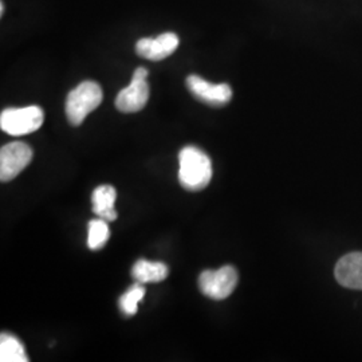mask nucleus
Wrapping results in <instances>:
<instances>
[{
	"instance_id": "nucleus-7",
	"label": "nucleus",
	"mask_w": 362,
	"mask_h": 362,
	"mask_svg": "<svg viewBox=\"0 0 362 362\" xmlns=\"http://www.w3.org/2000/svg\"><path fill=\"white\" fill-rule=\"evenodd\" d=\"M187 88L194 94V98L209 106H224L233 98V89L227 83H211L199 76L187 78Z\"/></svg>"
},
{
	"instance_id": "nucleus-2",
	"label": "nucleus",
	"mask_w": 362,
	"mask_h": 362,
	"mask_svg": "<svg viewBox=\"0 0 362 362\" xmlns=\"http://www.w3.org/2000/svg\"><path fill=\"white\" fill-rule=\"evenodd\" d=\"M104 100L101 86L94 81H85L69 93L66 100V116L73 127H79L85 118L95 110Z\"/></svg>"
},
{
	"instance_id": "nucleus-8",
	"label": "nucleus",
	"mask_w": 362,
	"mask_h": 362,
	"mask_svg": "<svg viewBox=\"0 0 362 362\" xmlns=\"http://www.w3.org/2000/svg\"><path fill=\"white\" fill-rule=\"evenodd\" d=\"M179 37L175 33H164L157 38L140 39L136 45V52L145 59L163 61L177 50Z\"/></svg>"
},
{
	"instance_id": "nucleus-11",
	"label": "nucleus",
	"mask_w": 362,
	"mask_h": 362,
	"mask_svg": "<svg viewBox=\"0 0 362 362\" xmlns=\"http://www.w3.org/2000/svg\"><path fill=\"white\" fill-rule=\"evenodd\" d=\"M168 267L161 262H149L140 259L132 270L133 278L139 284H157L168 276Z\"/></svg>"
},
{
	"instance_id": "nucleus-5",
	"label": "nucleus",
	"mask_w": 362,
	"mask_h": 362,
	"mask_svg": "<svg viewBox=\"0 0 362 362\" xmlns=\"http://www.w3.org/2000/svg\"><path fill=\"white\" fill-rule=\"evenodd\" d=\"M238 272L233 266H224L216 272H202L199 278V287L206 297L221 300L233 294L238 285Z\"/></svg>"
},
{
	"instance_id": "nucleus-10",
	"label": "nucleus",
	"mask_w": 362,
	"mask_h": 362,
	"mask_svg": "<svg viewBox=\"0 0 362 362\" xmlns=\"http://www.w3.org/2000/svg\"><path fill=\"white\" fill-rule=\"evenodd\" d=\"M117 192L112 185H100L94 189L91 202L93 212L106 221H115L117 219V211L115 209Z\"/></svg>"
},
{
	"instance_id": "nucleus-4",
	"label": "nucleus",
	"mask_w": 362,
	"mask_h": 362,
	"mask_svg": "<svg viewBox=\"0 0 362 362\" xmlns=\"http://www.w3.org/2000/svg\"><path fill=\"white\" fill-rule=\"evenodd\" d=\"M149 71L145 67H137L133 73L129 86L117 94L116 107L122 113L140 112L148 104L149 85L146 82Z\"/></svg>"
},
{
	"instance_id": "nucleus-15",
	"label": "nucleus",
	"mask_w": 362,
	"mask_h": 362,
	"mask_svg": "<svg viewBox=\"0 0 362 362\" xmlns=\"http://www.w3.org/2000/svg\"><path fill=\"white\" fill-rule=\"evenodd\" d=\"M3 13H4V3L1 1L0 3V15H3Z\"/></svg>"
},
{
	"instance_id": "nucleus-3",
	"label": "nucleus",
	"mask_w": 362,
	"mask_h": 362,
	"mask_svg": "<svg viewBox=\"0 0 362 362\" xmlns=\"http://www.w3.org/2000/svg\"><path fill=\"white\" fill-rule=\"evenodd\" d=\"M45 119L39 106L6 109L0 115V128L10 136H25L38 130Z\"/></svg>"
},
{
	"instance_id": "nucleus-9",
	"label": "nucleus",
	"mask_w": 362,
	"mask_h": 362,
	"mask_svg": "<svg viewBox=\"0 0 362 362\" xmlns=\"http://www.w3.org/2000/svg\"><path fill=\"white\" fill-rule=\"evenodd\" d=\"M337 282L353 290H362V252H350L336 266Z\"/></svg>"
},
{
	"instance_id": "nucleus-12",
	"label": "nucleus",
	"mask_w": 362,
	"mask_h": 362,
	"mask_svg": "<svg viewBox=\"0 0 362 362\" xmlns=\"http://www.w3.org/2000/svg\"><path fill=\"white\" fill-rule=\"evenodd\" d=\"M0 361L28 362L23 344L11 334H1L0 337Z\"/></svg>"
},
{
	"instance_id": "nucleus-1",
	"label": "nucleus",
	"mask_w": 362,
	"mask_h": 362,
	"mask_svg": "<svg viewBox=\"0 0 362 362\" xmlns=\"http://www.w3.org/2000/svg\"><path fill=\"white\" fill-rule=\"evenodd\" d=\"M179 180L188 191L197 192L207 187L212 179V163L202 149L185 146L179 155Z\"/></svg>"
},
{
	"instance_id": "nucleus-6",
	"label": "nucleus",
	"mask_w": 362,
	"mask_h": 362,
	"mask_svg": "<svg viewBox=\"0 0 362 362\" xmlns=\"http://www.w3.org/2000/svg\"><path fill=\"white\" fill-rule=\"evenodd\" d=\"M33 160V149L25 143L7 144L0 151V179L11 181L26 168Z\"/></svg>"
},
{
	"instance_id": "nucleus-13",
	"label": "nucleus",
	"mask_w": 362,
	"mask_h": 362,
	"mask_svg": "<svg viewBox=\"0 0 362 362\" xmlns=\"http://www.w3.org/2000/svg\"><path fill=\"white\" fill-rule=\"evenodd\" d=\"M110 236L107 221L104 219H94L89 221V236L88 246L90 250H101L107 243Z\"/></svg>"
},
{
	"instance_id": "nucleus-14",
	"label": "nucleus",
	"mask_w": 362,
	"mask_h": 362,
	"mask_svg": "<svg viewBox=\"0 0 362 362\" xmlns=\"http://www.w3.org/2000/svg\"><path fill=\"white\" fill-rule=\"evenodd\" d=\"M145 296V288L143 284H136L119 298V309L125 315H134L139 310V303Z\"/></svg>"
}]
</instances>
